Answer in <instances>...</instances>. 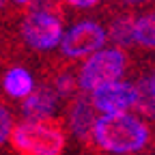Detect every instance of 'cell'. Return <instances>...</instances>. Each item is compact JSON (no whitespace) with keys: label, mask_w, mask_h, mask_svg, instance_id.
<instances>
[{"label":"cell","mask_w":155,"mask_h":155,"mask_svg":"<svg viewBox=\"0 0 155 155\" xmlns=\"http://www.w3.org/2000/svg\"><path fill=\"white\" fill-rule=\"evenodd\" d=\"M2 86L13 99H26L35 93V78L24 67H11L2 78Z\"/></svg>","instance_id":"obj_9"},{"label":"cell","mask_w":155,"mask_h":155,"mask_svg":"<svg viewBox=\"0 0 155 155\" xmlns=\"http://www.w3.org/2000/svg\"><path fill=\"white\" fill-rule=\"evenodd\" d=\"M13 119H11V112L7 110V108H2L0 110V140L2 142H7V140H11V136H13Z\"/></svg>","instance_id":"obj_13"},{"label":"cell","mask_w":155,"mask_h":155,"mask_svg":"<svg viewBox=\"0 0 155 155\" xmlns=\"http://www.w3.org/2000/svg\"><path fill=\"white\" fill-rule=\"evenodd\" d=\"M65 2L75 7V9H93L99 5V0H65Z\"/></svg>","instance_id":"obj_15"},{"label":"cell","mask_w":155,"mask_h":155,"mask_svg":"<svg viewBox=\"0 0 155 155\" xmlns=\"http://www.w3.org/2000/svg\"><path fill=\"white\" fill-rule=\"evenodd\" d=\"M19 30H22L24 43L37 52H48L54 48H61L63 37H65V26L56 11L30 9L26 13V17L22 19Z\"/></svg>","instance_id":"obj_4"},{"label":"cell","mask_w":155,"mask_h":155,"mask_svg":"<svg viewBox=\"0 0 155 155\" xmlns=\"http://www.w3.org/2000/svg\"><path fill=\"white\" fill-rule=\"evenodd\" d=\"M149 80H151V84H153V88H155V71H153V73L149 75Z\"/></svg>","instance_id":"obj_18"},{"label":"cell","mask_w":155,"mask_h":155,"mask_svg":"<svg viewBox=\"0 0 155 155\" xmlns=\"http://www.w3.org/2000/svg\"><path fill=\"white\" fill-rule=\"evenodd\" d=\"M123 2L131 5V7H138V5H147V2H155V0H123Z\"/></svg>","instance_id":"obj_16"},{"label":"cell","mask_w":155,"mask_h":155,"mask_svg":"<svg viewBox=\"0 0 155 155\" xmlns=\"http://www.w3.org/2000/svg\"><path fill=\"white\" fill-rule=\"evenodd\" d=\"M11 144L22 155H61L67 138L52 121H22L13 129Z\"/></svg>","instance_id":"obj_2"},{"label":"cell","mask_w":155,"mask_h":155,"mask_svg":"<svg viewBox=\"0 0 155 155\" xmlns=\"http://www.w3.org/2000/svg\"><path fill=\"white\" fill-rule=\"evenodd\" d=\"M15 5H32V0H13Z\"/></svg>","instance_id":"obj_17"},{"label":"cell","mask_w":155,"mask_h":155,"mask_svg":"<svg viewBox=\"0 0 155 155\" xmlns=\"http://www.w3.org/2000/svg\"><path fill=\"white\" fill-rule=\"evenodd\" d=\"M127 67V56L121 48H104L97 54L88 56L80 73H78V86L82 93H95L112 82L123 80Z\"/></svg>","instance_id":"obj_3"},{"label":"cell","mask_w":155,"mask_h":155,"mask_svg":"<svg viewBox=\"0 0 155 155\" xmlns=\"http://www.w3.org/2000/svg\"><path fill=\"white\" fill-rule=\"evenodd\" d=\"M56 104L58 93L50 86H39L22 101V114L26 121H50V116L56 112Z\"/></svg>","instance_id":"obj_8"},{"label":"cell","mask_w":155,"mask_h":155,"mask_svg":"<svg viewBox=\"0 0 155 155\" xmlns=\"http://www.w3.org/2000/svg\"><path fill=\"white\" fill-rule=\"evenodd\" d=\"M97 108L91 99V95H80L75 97L71 108H69V127L80 140L93 138V129L97 123Z\"/></svg>","instance_id":"obj_7"},{"label":"cell","mask_w":155,"mask_h":155,"mask_svg":"<svg viewBox=\"0 0 155 155\" xmlns=\"http://www.w3.org/2000/svg\"><path fill=\"white\" fill-rule=\"evenodd\" d=\"M151 140V129L131 112L99 114L93 129V142L112 155H131L144 149Z\"/></svg>","instance_id":"obj_1"},{"label":"cell","mask_w":155,"mask_h":155,"mask_svg":"<svg viewBox=\"0 0 155 155\" xmlns=\"http://www.w3.org/2000/svg\"><path fill=\"white\" fill-rule=\"evenodd\" d=\"M138 104H136V112L144 119H155V88L151 80H140L138 84Z\"/></svg>","instance_id":"obj_12"},{"label":"cell","mask_w":155,"mask_h":155,"mask_svg":"<svg viewBox=\"0 0 155 155\" xmlns=\"http://www.w3.org/2000/svg\"><path fill=\"white\" fill-rule=\"evenodd\" d=\"M108 37L114 48H127L136 43V17L129 13L116 15L108 26Z\"/></svg>","instance_id":"obj_10"},{"label":"cell","mask_w":155,"mask_h":155,"mask_svg":"<svg viewBox=\"0 0 155 155\" xmlns=\"http://www.w3.org/2000/svg\"><path fill=\"white\" fill-rule=\"evenodd\" d=\"M91 99L97 108V112L101 114H121V112H129L138 104V86L119 80L112 82L99 91L91 93Z\"/></svg>","instance_id":"obj_6"},{"label":"cell","mask_w":155,"mask_h":155,"mask_svg":"<svg viewBox=\"0 0 155 155\" xmlns=\"http://www.w3.org/2000/svg\"><path fill=\"white\" fill-rule=\"evenodd\" d=\"M108 39H110L108 30L101 24L84 19V22H78L65 30L61 52L67 58H88L104 50Z\"/></svg>","instance_id":"obj_5"},{"label":"cell","mask_w":155,"mask_h":155,"mask_svg":"<svg viewBox=\"0 0 155 155\" xmlns=\"http://www.w3.org/2000/svg\"><path fill=\"white\" fill-rule=\"evenodd\" d=\"M75 86H78V84H73V80H71L69 75H61V78L56 80V86H54V91H56L58 95H71ZM78 88H80V86H78Z\"/></svg>","instance_id":"obj_14"},{"label":"cell","mask_w":155,"mask_h":155,"mask_svg":"<svg viewBox=\"0 0 155 155\" xmlns=\"http://www.w3.org/2000/svg\"><path fill=\"white\" fill-rule=\"evenodd\" d=\"M136 45L155 48V11H147L136 17Z\"/></svg>","instance_id":"obj_11"}]
</instances>
